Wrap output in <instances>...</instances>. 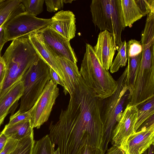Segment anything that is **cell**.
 Instances as JSON below:
<instances>
[{
  "mask_svg": "<svg viewBox=\"0 0 154 154\" xmlns=\"http://www.w3.org/2000/svg\"><path fill=\"white\" fill-rule=\"evenodd\" d=\"M101 99L79 79L59 120L51 122L49 136L59 154H76L86 145L100 148L102 140Z\"/></svg>",
  "mask_w": 154,
  "mask_h": 154,
  "instance_id": "1",
  "label": "cell"
},
{
  "mask_svg": "<svg viewBox=\"0 0 154 154\" xmlns=\"http://www.w3.org/2000/svg\"><path fill=\"white\" fill-rule=\"evenodd\" d=\"M39 57L28 37H20L12 41L2 57L6 72L0 88V98L20 80Z\"/></svg>",
  "mask_w": 154,
  "mask_h": 154,
  "instance_id": "2",
  "label": "cell"
},
{
  "mask_svg": "<svg viewBox=\"0 0 154 154\" xmlns=\"http://www.w3.org/2000/svg\"><path fill=\"white\" fill-rule=\"evenodd\" d=\"M127 69L117 80L118 87L114 93L109 97L101 99V116L102 122V140L101 149L105 153L111 141L113 131L120 120L125 105L129 102L132 90L126 83Z\"/></svg>",
  "mask_w": 154,
  "mask_h": 154,
  "instance_id": "3",
  "label": "cell"
},
{
  "mask_svg": "<svg viewBox=\"0 0 154 154\" xmlns=\"http://www.w3.org/2000/svg\"><path fill=\"white\" fill-rule=\"evenodd\" d=\"M79 72L88 86L100 99L109 97L117 89V81L113 78L108 70L102 66L93 47L89 44H86V51Z\"/></svg>",
  "mask_w": 154,
  "mask_h": 154,
  "instance_id": "4",
  "label": "cell"
},
{
  "mask_svg": "<svg viewBox=\"0 0 154 154\" xmlns=\"http://www.w3.org/2000/svg\"><path fill=\"white\" fill-rule=\"evenodd\" d=\"M90 7L94 25L100 32L107 30L113 34L118 48L122 42V33L125 27L121 0H92Z\"/></svg>",
  "mask_w": 154,
  "mask_h": 154,
  "instance_id": "5",
  "label": "cell"
},
{
  "mask_svg": "<svg viewBox=\"0 0 154 154\" xmlns=\"http://www.w3.org/2000/svg\"><path fill=\"white\" fill-rule=\"evenodd\" d=\"M50 66L39 57L21 78L23 88L17 112H26L34 105L50 80Z\"/></svg>",
  "mask_w": 154,
  "mask_h": 154,
  "instance_id": "6",
  "label": "cell"
},
{
  "mask_svg": "<svg viewBox=\"0 0 154 154\" xmlns=\"http://www.w3.org/2000/svg\"><path fill=\"white\" fill-rule=\"evenodd\" d=\"M51 19L37 17L26 12L22 13L5 23L1 28L6 42L20 37H28L48 26Z\"/></svg>",
  "mask_w": 154,
  "mask_h": 154,
  "instance_id": "7",
  "label": "cell"
},
{
  "mask_svg": "<svg viewBox=\"0 0 154 154\" xmlns=\"http://www.w3.org/2000/svg\"><path fill=\"white\" fill-rule=\"evenodd\" d=\"M50 80L30 110V122L33 128H40L48 120L55 100L59 94V89Z\"/></svg>",
  "mask_w": 154,
  "mask_h": 154,
  "instance_id": "8",
  "label": "cell"
},
{
  "mask_svg": "<svg viewBox=\"0 0 154 154\" xmlns=\"http://www.w3.org/2000/svg\"><path fill=\"white\" fill-rule=\"evenodd\" d=\"M136 106L128 104L124 109L121 119L113 131L111 143L125 153L127 141L134 132V128L137 119Z\"/></svg>",
  "mask_w": 154,
  "mask_h": 154,
  "instance_id": "9",
  "label": "cell"
},
{
  "mask_svg": "<svg viewBox=\"0 0 154 154\" xmlns=\"http://www.w3.org/2000/svg\"><path fill=\"white\" fill-rule=\"evenodd\" d=\"M38 32L57 57H64L77 63V59L69 41L48 26Z\"/></svg>",
  "mask_w": 154,
  "mask_h": 154,
  "instance_id": "10",
  "label": "cell"
},
{
  "mask_svg": "<svg viewBox=\"0 0 154 154\" xmlns=\"http://www.w3.org/2000/svg\"><path fill=\"white\" fill-rule=\"evenodd\" d=\"M118 48L114 35L107 30L99 33L96 44L93 47L101 65L107 70L110 69Z\"/></svg>",
  "mask_w": 154,
  "mask_h": 154,
  "instance_id": "11",
  "label": "cell"
},
{
  "mask_svg": "<svg viewBox=\"0 0 154 154\" xmlns=\"http://www.w3.org/2000/svg\"><path fill=\"white\" fill-rule=\"evenodd\" d=\"M140 128L128 139L125 154H143L154 144V124H143Z\"/></svg>",
  "mask_w": 154,
  "mask_h": 154,
  "instance_id": "12",
  "label": "cell"
},
{
  "mask_svg": "<svg viewBox=\"0 0 154 154\" xmlns=\"http://www.w3.org/2000/svg\"><path fill=\"white\" fill-rule=\"evenodd\" d=\"M48 26L70 41L75 36V15L70 11L61 10L51 19Z\"/></svg>",
  "mask_w": 154,
  "mask_h": 154,
  "instance_id": "13",
  "label": "cell"
},
{
  "mask_svg": "<svg viewBox=\"0 0 154 154\" xmlns=\"http://www.w3.org/2000/svg\"><path fill=\"white\" fill-rule=\"evenodd\" d=\"M28 38L39 56L54 70L64 82L62 72L56 60L57 56L45 42L41 34L39 32L32 33L29 36Z\"/></svg>",
  "mask_w": 154,
  "mask_h": 154,
  "instance_id": "14",
  "label": "cell"
},
{
  "mask_svg": "<svg viewBox=\"0 0 154 154\" xmlns=\"http://www.w3.org/2000/svg\"><path fill=\"white\" fill-rule=\"evenodd\" d=\"M56 60L64 79L65 95H72L77 85L81 75L77 63L64 57H57Z\"/></svg>",
  "mask_w": 154,
  "mask_h": 154,
  "instance_id": "15",
  "label": "cell"
},
{
  "mask_svg": "<svg viewBox=\"0 0 154 154\" xmlns=\"http://www.w3.org/2000/svg\"><path fill=\"white\" fill-rule=\"evenodd\" d=\"M23 90L22 83L20 80L0 98V125L3 124L11 108L20 98Z\"/></svg>",
  "mask_w": 154,
  "mask_h": 154,
  "instance_id": "16",
  "label": "cell"
},
{
  "mask_svg": "<svg viewBox=\"0 0 154 154\" xmlns=\"http://www.w3.org/2000/svg\"><path fill=\"white\" fill-rule=\"evenodd\" d=\"M24 12L22 0H0V28L16 16Z\"/></svg>",
  "mask_w": 154,
  "mask_h": 154,
  "instance_id": "17",
  "label": "cell"
},
{
  "mask_svg": "<svg viewBox=\"0 0 154 154\" xmlns=\"http://www.w3.org/2000/svg\"><path fill=\"white\" fill-rule=\"evenodd\" d=\"M8 138L17 141L33 133L30 120L5 125L2 131Z\"/></svg>",
  "mask_w": 154,
  "mask_h": 154,
  "instance_id": "18",
  "label": "cell"
},
{
  "mask_svg": "<svg viewBox=\"0 0 154 154\" xmlns=\"http://www.w3.org/2000/svg\"><path fill=\"white\" fill-rule=\"evenodd\" d=\"M125 27H131L133 24L143 17L134 0H121Z\"/></svg>",
  "mask_w": 154,
  "mask_h": 154,
  "instance_id": "19",
  "label": "cell"
},
{
  "mask_svg": "<svg viewBox=\"0 0 154 154\" xmlns=\"http://www.w3.org/2000/svg\"><path fill=\"white\" fill-rule=\"evenodd\" d=\"M137 107V119L134 132L137 131L144 122L154 115V97L141 103Z\"/></svg>",
  "mask_w": 154,
  "mask_h": 154,
  "instance_id": "20",
  "label": "cell"
},
{
  "mask_svg": "<svg viewBox=\"0 0 154 154\" xmlns=\"http://www.w3.org/2000/svg\"><path fill=\"white\" fill-rule=\"evenodd\" d=\"M141 57V53L135 56L128 57V63L126 67L127 75L126 83L127 86L132 90L139 68Z\"/></svg>",
  "mask_w": 154,
  "mask_h": 154,
  "instance_id": "21",
  "label": "cell"
},
{
  "mask_svg": "<svg viewBox=\"0 0 154 154\" xmlns=\"http://www.w3.org/2000/svg\"><path fill=\"white\" fill-rule=\"evenodd\" d=\"M127 42L125 40L122 42L119 47L117 55L113 60L110 68L111 73H113L118 71L120 68L126 65L127 57Z\"/></svg>",
  "mask_w": 154,
  "mask_h": 154,
  "instance_id": "22",
  "label": "cell"
},
{
  "mask_svg": "<svg viewBox=\"0 0 154 154\" xmlns=\"http://www.w3.org/2000/svg\"><path fill=\"white\" fill-rule=\"evenodd\" d=\"M54 149L49 135L35 141L32 154H53Z\"/></svg>",
  "mask_w": 154,
  "mask_h": 154,
  "instance_id": "23",
  "label": "cell"
},
{
  "mask_svg": "<svg viewBox=\"0 0 154 154\" xmlns=\"http://www.w3.org/2000/svg\"><path fill=\"white\" fill-rule=\"evenodd\" d=\"M35 141L33 133L18 140L15 148L9 154H32Z\"/></svg>",
  "mask_w": 154,
  "mask_h": 154,
  "instance_id": "24",
  "label": "cell"
},
{
  "mask_svg": "<svg viewBox=\"0 0 154 154\" xmlns=\"http://www.w3.org/2000/svg\"><path fill=\"white\" fill-rule=\"evenodd\" d=\"M44 2V0H22L25 11L35 16L43 12Z\"/></svg>",
  "mask_w": 154,
  "mask_h": 154,
  "instance_id": "25",
  "label": "cell"
},
{
  "mask_svg": "<svg viewBox=\"0 0 154 154\" xmlns=\"http://www.w3.org/2000/svg\"><path fill=\"white\" fill-rule=\"evenodd\" d=\"M142 46L140 41L134 39H131L127 42V57L135 56L141 53Z\"/></svg>",
  "mask_w": 154,
  "mask_h": 154,
  "instance_id": "26",
  "label": "cell"
},
{
  "mask_svg": "<svg viewBox=\"0 0 154 154\" xmlns=\"http://www.w3.org/2000/svg\"><path fill=\"white\" fill-rule=\"evenodd\" d=\"M143 16L147 15L154 9V0H134Z\"/></svg>",
  "mask_w": 154,
  "mask_h": 154,
  "instance_id": "27",
  "label": "cell"
},
{
  "mask_svg": "<svg viewBox=\"0 0 154 154\" xmlns=\"http://www.w3.org/2000/svg\"><path fill=\"white\" fill-rule=\"evenodd\" d=\"M30 109L23 112H20L17 111L15 114L10 116L9 121L7 124L11 125L21 122L30 120Z\"/></svg>",
  "mask_w": 154,
  "mask_h": 154,
  "instance_id": "28",
  "label": "cell"
},
{
  "mask_svg": "<svg viewBox=\"0 0 154 154\" xmlns=\"http://www.w3.org/2000/svg\"><path fill=\"white\" fill-rule=\"evenodd\" d=\"M47 11L49 12H54L63 8L64 0H45Z\"/></svg>",
  "mask_w": 154,
  "mask_h": 154,
  "instance_id": "29",
  "label": "cell"
},
{
  "mask_svg": "<svg viewBox=\"0 0 154 154\" xmlns=\"http://www.w3.org/2000/svg\"><path fill=\"white\" fill-rule=\"evenodd\" d=\"M76 154H105L100 148L86 145L79 150Z\"/></svg>",
  "mask_w": 154,
  "mask_h": 154,
  "instance_id": "30",
  "label": "cell"
},
{
  "mask_svg": "<svg viewBox=\"0 0 154 154\" xmlns=\"http://www.w3.org/2000/svg\"><path fill=\"white\" fill-rule=\"evenodd\" d=\"M18 141L8 138L3 150L0 154H9L15 148Z\"/></svg>",
  "mask_w": 154,
  "mask_h": 154,
  "instance_id": "31",
  "label": "cell"
},
{
  "mask_svg": "<svg viewBox=\"0 0 154 154\" xmlns=\"http://www.w3.org/2000/svg\"><path fill=\"white\" fill-rule=\"evenodd\" d=\"M49 73L50 80L56 84L61 85L63 88L64 89L65 88L64 82L61 79L58 74L50 67Z\"/></svg>",
  "mask_w": 154,
  "mask_h": 154,
  "instance_id": "32",
  "label": "cell"
},
{
  "mask_svg": "<svg viewBox=\"0 0 154 154\" xmlns=\"http://www.w3.org/2000/svg\"><path fill=\"white\" fill-rule=\"evenodd\" d=\"M6 72V68L4 61L0 57V88L4 81Z\"/></svg>",
  "mask_w": 154,
  "mask_h": 154,
  "instance_id": "33",
  "label": "cell"
},
{
  "mask_svg": "<svg viewBox=\"0 0 154 154\" xmlns=\"http://www.w3.org/2000/svg\"><path fill=\"white\" fill-rule=\"evenodd\" d=\"M105 154H125V152L120 148L112 146L108 149Z\"/></svg>",
  "mask_w": 154,
  "mask_h": 154,
  "instance_id": "34",
  "label": "cell"
},
{
  "mask_svg": "<svg viewBox=\"0 0 154 154\" xmlns=\"http://www.w3.org/2000/svg\"><path fill=\"white\" fill-rule=\"evenodd\" d=\"M8 138L2 132L0 133V153L3 150Z\"/></svg>",
  "mask_w": 154,
  "mask_h": 154,
  "instance_id": "35",
  "label": "cell"
},
{
  "mask_svg": "<svg viewBox=\"0 0 154 154\" xmlns=\"http://www.w3.org/2000/svg\"><path fill=\"white\" fill-rule=\"evenodd\" d=\"M1 29L0 31V57H2L1 55V53L2 49L4 44L7 42L5 40L3 30L1 28Z\"/></svg>",
  "mask_w": 154,
  "mask_h": 154,
  "instance_id": "36",
  "label": "cell"
},
{
  "mask_svg": "<svg viewBox=\"0 0 154 154\" xmlns=\"http://www.w3.org/2000/svg\"><path fill=\"white\" fill-rule=\"evenodd\" d=\"M152 144L148 149L147 154H154V145Z\"/></svg>",
  "mask_w": 154,
  "mask_h": 154,
  "instance_id": "37",
  "label": "cell"
},
{
  "mask_svg": "<svg viewBox=\"0 0 154 154\" xmlns=\"http://www.w3.org/2000/svg\"><path fill=\"white\" fill-rule=\"evenodd\" d=\"M53 154H59V150L58 149H57L56 150H54L53 152Z\"/></svg>",
  "mask_w": 154,
  "mask_h": 154,
  "instance_id": "38",
  "label": "cell"
},
{
  "mask_svg": "<svg viewBox=\"0 0 154 154\" xmlns=\"http://www.w3.org/2000/svg\"><path fill=\"white\" fill-rule=\"evenodd\" d=\"M73 0H64V3H71L73 1Z\"/></svg>",
  "mask_w": 154,
  "mask_h": 154,
  "instance_id": "39",
  "label": "cell"
},
{
  "mask_svg": "<svg viewBox=\"0 0 154 154\" xmlns=\"http://www.w3.org/2000/svg\"><path fill=\"white\" fill-rule=\"evenodd\" d=\"M148 151L147 150L143 154H147Z\"/></svg>",
  "mask_w": 154,
  "mask_h": 154,
  "instance_id": "40",
  "label": "cell"
},
{
  "mask_svg": "<svg viewBox=\"0 0 154 154\" xmlns=\"http://www.w3.org/2000/svg\"><path fill=\"white\" fill-rule=\"evenodd\" d=\"M0 126H1V125H0Z\"/></svg>",
  "mask_w": 154,
  "mask_h": 154,
  "instance_id": "41",
  "label": "cell"
}]
</instances>
